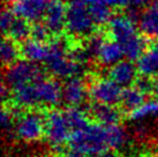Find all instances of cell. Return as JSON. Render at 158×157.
Segmentation results:
<instances>
[{
  "mask_svg": "<svg viewBox=\"0 0 158 157\" xmlns=\"http://www.w3.org/2000/svg\"><path fill=\"white\" fill-rule=\"evenodd\" d=\"M14 106V105H13ZM16 110L15 136L24 142H36L45 136V122L48 109H21Z\"/></svg>",
  "mask_w": 158,
  "mask_h": 157,
  "instance_id": "1",
  "label": "cell"
},
{
  "mask_svg": "<svg viewBox=\"0 0 158 157\" xmlns=\"http://www.w3.org/2000/svg\"><path fill=\"white\" fill-rule=\"evenodd\" d=\"M68 144L70 148L81 150L90 156H97L109 149L106 126L92 121L85 128L72 132Z\"/></svg>",
  "mask_w": 158,
  "mask_h": 157,
  "instance_id": "2",
  "label": "cell"
},
{
  "mask_svg": "<svg viewBox=\"0 0 158 157\" xmlns=\"http://www.w3.org/2000/svg\"><path fill=\"white\" fill-rule=\"evenodd\" d=\"M96 27L88 6L80 0H72L68 5L66 16V31L68 36L79 40L88 38L97 30Z\"/></svg>",
  "mask_w": 158,
  "mask_h": 157,
  "instance_id": "3",
  "label": "cell"
},
{
  "mask_svg": "<svg viewBox=\"0 0 158 157\" xmlns=\"http://www.w3.org/2000/svg\"><path fill=\"white\" fill-rule=\"evenodd\" d=\"M72 132L64 111L56 108L46 110L45 138L53 149L61 150L68 143Z\"/></svg>",
  "mask_w": 158,
  "mask_h": 157,
  "instance_id": "4",
  "label": "cell"
},
{
  "mask_svg": "<svg viewBox=\"0 0 158 157\" xmlns=\"http://www.w3.org/2000/svg\"><path fill=\"white\" fill-rule=\"evenodd\" d=\"M44 78L46 76L42 67H40L36 62L21 59L5 68L4 82L12 90L24 84L40 81Z\"/></svg>",
  "mask_w": 158,
  "mask_h": 157,
  "instance_id": "5",
  "label": "cell"
},
{
  "mask_svg": "<svg viewBox=\"0 0 158 157\" xmlns=\"http://www.w3.org/2000/svg\"><path fill=\"white\" fill-rule=\"evenodd\" d=\"M88 92L92 102L119 105L123 88L110 78H94L88 82Z\"/></svg>",
  "mask_w": 158,
  "mask_h": 157,
  "instance_id": "6",
  "label": "cell"
},
{
  "mask_svg": "<svg viewBox=\"0 0 158 157\" xmlns=\"http://www.w3.org/2000/svg\"><path fill=\"white\" fill-rule=\"evenodd\" d=\"M136 26L137 22H135L123 12L113 14L112 19L105 26V31L110 39L123 44L137 34Z\"/></svg>",
  "mask_w": 158,
  "mask_h": 157,
  "instance_id": "7",
  "label": "cell"
},
{
  "mask_svg": "<svg viewBox=\"0 0 158 157\" xmlns=\"http://www.w3.org/2000/svg\"><path fill=\"white\" fill-rule=\"evenodd\" d=\"M68 6L64 0H48V5L45 12L44 22L53 37L64 35L66 30V16Z\"/></svg>",
  "mask_w": 158,
  "mask_h": 157,
  "instance_id": "8",
  "label": "cell"
},
{
  "mask_svg": "<svg viewBox=\"0 0 158 157\" xmlns=\"http://www.w3.org/2000/svg\"><path fill=\"white\" fill-rule=\"evenodd\" d=\"M37 90L42 109H53L62 100V86L57 78H44L37 81Z\"/></svg>",
  "mask_w": 158,
  "mask_h": 157,
  "instance_id": "9",
  "label": "cell"
},
{
  "mask_svg": "<svg viewBox=\"0 0 158 157\" xmlns=\"http://www.w3.org/2000/svg\"><path fill=\"white\" fill-rule=\"evenodd\" d=\"M48 5V0H13L10 8L16 16L35 23L44 19Z\"/></svg>",
  "mask_w": 158,
  "mask_h": 157,
  "instance_id": "10",
  "label": "cell"
},
{
  "mask_svg": "<svg viewBox=\"0 0 158 157\" xmlns=\"http://www.w3.org/2000/svg\"><path fill=\"white\" fill-rule=\"evenodd\" d=\"M89 97L88 84L83 78L73 76L66 80L62 86V100L67 106H81Z\"/></svg>",
  "mask_w": 158,
  "mask_h": 157,
  "instance_id": "11",
  "label": "cell"
},
{
  "mask_svg": "<svg viewBox=\"0 0 158 157\" xmlns=\"http://www.w3.org/2000/svg\"><path fill=\"white\" fill-rule=\"evenodd\" d=\"M87 112L92 121H96L105 126L120 124L123 116V110L118 105H109L96 102H92L89 105Z\"/></svg>",
  "mask_w": 158,
  "mask_h": 157,
  "instance_id": "12",
  "label": "cell"
},
{
  "mask_svg": "<svg viewBox=\"0 0 158 157\" xmlns=\"http://www.w3.org/2000/svg\"><path fill=\"white\" fill-rule=\"evenodd\" d=\"M107 73V76L115 83H118L121 88L134 86L136 80L140 76L136 65H134L133 61L128 59L119 61L115 65L111 66Z\"/></svg>",
  "mask_w": 158,
  "mask_h": 157,
  "instance_id": "13",
  "label": "cell"
},
{
  "mask_svg": "<svg viewBox=\"0 0 158 157\" xmlns=\"http://www.w3.org/2000/svg\"><path fill=\"white\" fill-rule=\"evenodd\" d=\"M137 27L147 39L158 38V0H152L141 13Z\"/></svg>",
  "mask_w": 158,
  "mask_h": 157,
  "instance_id": "14",
  "label": "cell"
},
{
  "mask_svg": "<svg viewBox=\"0 0 158 157\" xmlns=\"http://www.w3.org/2000/svg\"><path fill=\"white\" fill-rule=\"evenodd\" d=\"M140 75L158 78V38L150 39L143 54L136 61Z\"/></svg>",
  "mask_w": 158,
  "mask_h": 157,
  "instance_id": "15",
  "label": "cell"
},
{
  "mask_svg": "<svg viewBox=\"0 0 158 157\" xmlns=\"http://www.w3.org/2000/svg\"><path fill=\"white\" fill-rule=\"evenodd\" d=\"M147 96L148 95L136 86L123 88V92H121V97H120V102H119L118 106L123 110V113L127 116L132 111L144 104L147 102L145 100Z\"/></svg>",
  "mask_w": 158,
  "mask_h": 157,
  "instance_id": "16",
  "label": "cell"
},
{
  "mask_svg": "<svg viewBox=\"0 0 158 157\" xmlns=\"http://www.w3.org/2000/svg\"><path fill=\"white\" fill-rule=\"evenodd\" d=\"M22 59L31 62H45L48 56V43L29 38L21 43Z\"/></svg>",
  "mask_w": 158,
  "mask_h": 157,
  "instance_id": "17",
  "label": "cell"
},
{
  "mask_svg": "<svg viewBox=\"0 0 158 157\" xmlns=\"http://www.w3.org/2000/svg\"><path fill=\"white\" fill-rule=\"evenodd\" d=\"M123 57H125V53H123V45L113 39L109 38L103 44L101 51L98 53L96 62L102 66L111 67L123 60Z\"/></svg>",
  "mask_w": 158,
  "mask_h": 157,
  "instance_id": "18",
  "label": "cell"
},
{
  "mask_svg": "<svg viewBox=\"0 0 158 157\" xmlns=\"http://www.w3.org/2000/svg\"><path fill=\"white\" fill-rule=\"evenodd\" d=\"M0 49H1V64L5 68L22 59L21 44L9 38L8 36H4Z\"/></svg>",
  "mask_w": 158,
  "mask_h": 157,
  "instance_id": "19",
  "label": "cell"
},
{
  "mask_svg": "<svg viewBox=\"0 0 158 157\" xmlns=\"http://www.w3.org/2000/svg\"><path fill=\"white\" fill-rule=\"evenodd\" d=\"M148 39L145 38L143 35L141 34H136L133 37L123 43V53H125V58L131 61H137V59L143 54L145 49L148 46Z\"/></svg>",
  "mask_w": 158,
  "mask_h": 157,
  "instance_id": "20",
  "label": "cell"
},
{
  "mask_svg": "<svg viewBox=\"0 0 158 157\" xmlns=\"http://www.w3.org/2000/svg\"><path fill=\"white\" fill-rule=\"evenodd\" d=\"M64 112L73 132L85 128L91 124V118L89 117L88 112L83 111L80 106H67V109L64 110Z\"/></svg>",
  "mask_w": 158,
  "mask_h": 157,
  "instance_id": "21",
  "label": "cell"
},
{
  "mask_svg": "<svg viewBox=\"0 0 158 157\" xmlns=\"http://www.w3.org/2000/svg\"><path fill=\"white\" fill-rule=\"evenodd\" d=\"M31 27H32L31 22L27 21V20H24L22 18L16 16L6 36H8L9 38L14 39L15 42L21 44L23 42H26L27 39L30 38Z\"/></svg>",
  "mask_w": 158,
  "mask_h": 157,
  "instance_id": "22",
  "label": "cell"
},
{
  "mask_svg": "<svg viewBox=\"0 0 158 157\" xmlns=\"http://www.w3.org/2000/svg\"><path fill=\"white\" fill-rule=\"evenodd\" d=\"M90 15L97 27L106 26L113 16V12L110 6L104 4L102 0H98L96 2L88 6Z\"/></svg>",
  "mask_w": 158,
  "mask_h": 157,
  "instance_id": "23",
  "label": "cell"
},
{
  "mask_svg": "<svg viewBox=\"0 0 158 157\" xmlns=\"http://www.w3.org/2000/svg\"><path fill=\"white\" fill-rule=\"evenodd\" d=\"M106 132H107V146H109V149L118 150V149L123 148V146L127 143V132L120 124L106 126Z\"/></svg>",
  "mask_w": 158,
  "mask_h": 157,
  "instance_id": "24",
  "label": "cell"
},
{
  "mask_svg": "<svg viewBox=\"0 0 158 157\" xmlns=\"http://www.w3.org/2000/svg\"><path fill=\"white\" fill-rule=\"evenodd\" d=\"M126 117L133 121H141V120H144L145 118L149 117L158 119V100H154L145 102L144 104L132 111L131 113H128Z\"/></svg>",
  "mask_w": 158,
  "mask_h": 157,
  "instance_id": "25",
  "label": "cell"
},
{
  "mask_svg": "<svg viewBox=\"0 0 158 157\" xmlns=\"http://www.w3.org/2000/svg\"><path fill=\"white\" fill-rule=\"evenodd\" d=\"M30 38L40 40V42H44V43H48L53 38V36L44 22L40 21L32 23Z\"/></svg>",
  "mask_w": 158,
  "mask_h": 157,
  "instance_id": "26",
  "label": "cell"
},
{
  "mask_svg": "<svg viewBox=\"0 0 158 157\" xmlns=\"http://www.w3.org/2000/svg\"><path fill=\"white\" fill-rule=\"evenodd\" d=\"M16 18V15L14 14L12 8H7L5 7L1 12V30H2V35L6 36L8 32L10 26L13 24L14 20Z\"/></svg>",
  "mask_w": 158,
  "mask_h": 157,
  "instance_id": "27",
  "label": "cell"
},
{
  "mask_svg": "<svg viewBox=\"0 0 158 157\" xmlns=\"http://www.w3.org/2000/svg\"><path fill=\"white\" fill-rule=\"evenodd\" d=\"M134 133H135L136 136H139V138H145V136L149 134V128L148 126L141 121H136V124L134 125Z\"/></svg>",
  "mask_w": 158,
  "mask_h": 157,
  "instance_id": "28",
  "label": "cell"
},
{
  "mask_svg": "<svg viewBox=\"0 0 158 157\" xmlns=\"http://www.w3.org/2000/svg\"><path fill=\"white\" fill-rule=\"evenodd\" d=\"M104 4L110 6L112 9H123L129 5V0H102Z\"/></svg>",
  "mask_w": 158,
  "mask_h": 157,
  "instance_id": "29",
  "label": "cell"
},
{
  "mask_svg": "<svg viewBox=\"0 0 158 157\" xmlns=\"http://www.w3.org/2000/svg\"><path fill=\"white\" fill-rule=\"evenodd\" d=\"M65 157H90V155L83 153L81 150H77V149L69 148L65 153Z\"/></svg>",
  "mask_w": 158,
  "mask_h": 157,
  "instance_id": "30",
  "label": "cell"
},
{
  "mask_svg": "<svg viewBox=\"0 0 158 157\" xmlns=\"http://www.w3.org/2000/svg\"><path fill=\"white\" fill-rule=\"evenodd\" d=\"M152 0H129V5L132 7H142V6H145V5H149Z\"/></svg>",
  "mask_w": 158,
  "mask_h": 157,
  "instance_id": "31",
  "label": "cell"
},
{
  "mask_svg": "<svg viewBox=\"0 0 158 157\" xmlns=\"http://www.w3.org/2000/svg\"><path fill=\"white\" fill-rule=\"evenodd\" d=\"M151 96H154L155 100H158V78H156V82H155V87H154V90H152Z\"/></svg>",
  "mask_w": 158,
  "mask_h": 157,
  "instance_id": "32",
  "label": "cell"
},
{
  "mask_svg": "<svg viewBox=\"0 0 158 157\" xmlns=\"http://www.w3.org/2000/svg\"><path fill=\"white\" fill-rule=\"evenodd\" d=\"M2 1H4V2H7V1H8L9 2V1H12V0H2Z\"/></svg>",
  "mask_w": 158,
  "mask_h": 157,
  "instance_id": "33",
  "label": "cell"
},
{
  "mask_svg": "<svg viewBox=\"0 0 158 157\" xmlns=\"http://www.w3.org/2000/svg\"><path fill=\"white\" fill-rule=\"evenodd\" d=\"M12 1H13V0H12Z\"/></svg>",
  "mask_w": 158,
  "mask_h": 157,
  "instance_id": "34",
  "label": "cell"
},
{
  "mask_svg": "<svg viewBox=\"0 0 158 157\" xmlns=\"http://www.w3.org/2000/svg\"><path fill=\"white\" fill-rule=\"evenodd\" d=\"M6 157H7V156H6Z\"/></svg>",
  "mask_w": 158,
  "mask_h": 157,
  "instance_id": "35",
  "label": "cell"
},
{
  "mask_svg": "<svg viewBox=\"0 0 158 157\" xmlns=\"http://www.w3.org/2000/svg\"></svg>",
  "mask_w": 158,
  "mask_h": 157,
  "instance_id": "36",
  "label": "cell"
}]
</instances>
